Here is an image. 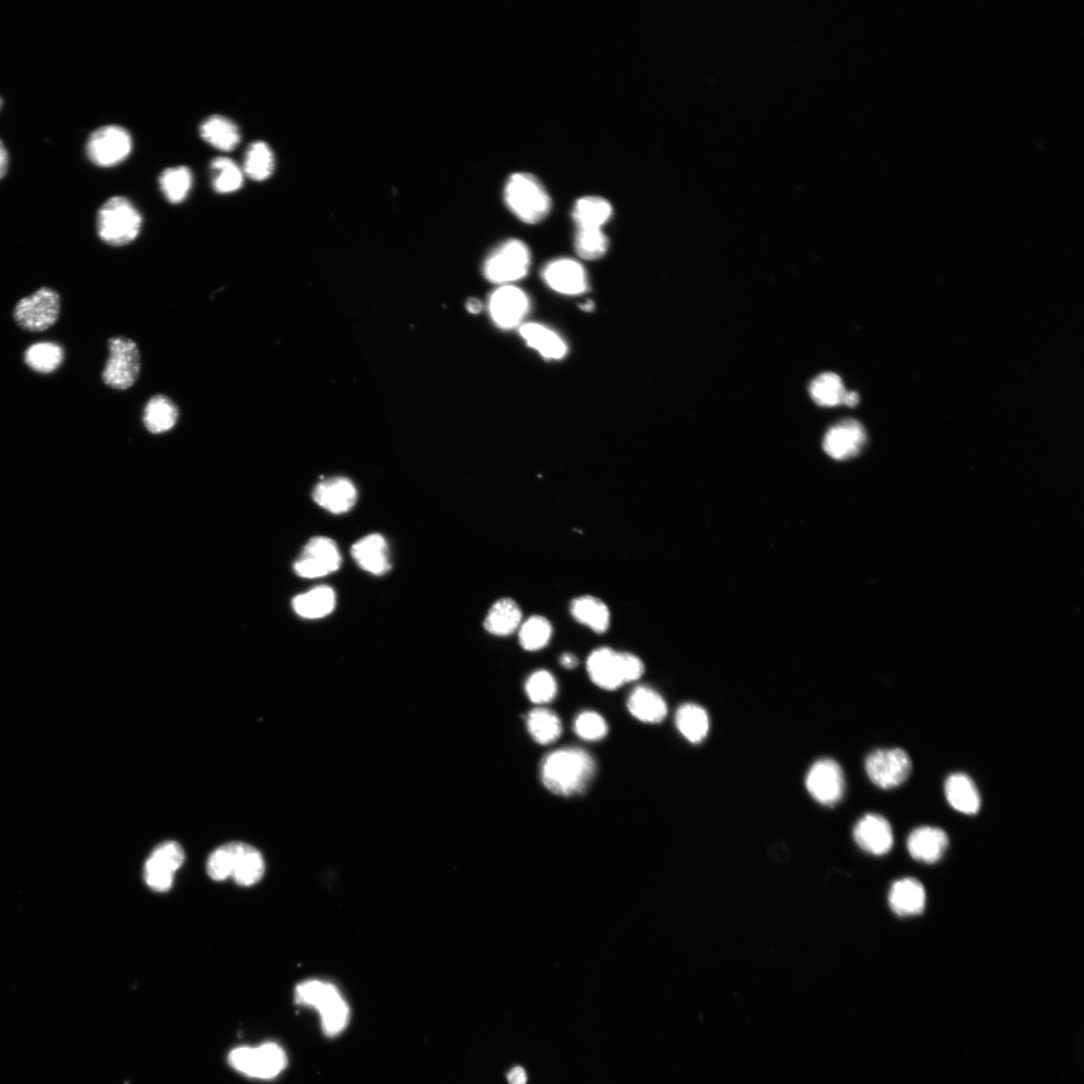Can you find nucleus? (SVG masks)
Wrapping results in <instances>:
<instances>
[{"label":"nucleus","instance_id":"c9c22d12","mask_svg":"<svg viewBox=\"0 0 1084 1084\" xmlns=\"http://www.w3.org/2000/svg\"><path fill=\"white\" fill-rule=\"evenodd\" d=\"M177 420L178 409L176 405L164 395L154 396L145 407L144 423L151 433L167 432L176 425Z\"/></svg>","mask_w":1084,"mask_h":1084},{"label":"nucleus","instance_id":"49530a36","mask_svg":"<svg viewBox=\"0 0 1084 1084\" xmlns=\"http://www.w3.org/2000/svg\"><path fill=\"white\" fill-rule=\"evenodd\" d=\"M8 168L9 154L4 143L0 140V179H3L6 176Z\"/></svg>","mask_w":1084,"mask_h":1084},{"label":"nucleus","instance_id":"9b49d317","mask_svg":"<svg viewBox=\"0 0 1084 1084\" xmlns=\"http://www.w3.org/2000/svg\"><path fill=\"white\" fill-rule=\"evenodd\" d=\"M341 564L342 557L336 542L331 538L319 536L308 542L294 570L302 578L317 579L337 572Z\"/></svg>","mask_w":1084,"mask_h":1084},{"label":"nucleus","instance_id":"a19ab883","mask_svg":"<svg viewBox=\"0 0 1084 1084\" xmlns=\"http://www.w3.org/2000/svg\"><path fill=\"white\" fill-rule=\"evenodd\" d=\"M610 241L602 229H578L575 247L583 259L594 261L606 255Z\"/></svg>","mask_w":1084,"mask_h":1084},{"label":"nucleus","instance_id":"603ef678","mask_svg":"<svg viewBox=\"0 0 1084 1084\" xmlns=\"http://www.w3.org/2000/svg\"><path fill=\"white\" fill-rule=\"evenodd\" d=\"M0 106H2V101H0Z\"/></svg>","mask_w":1084,"mask_h":1084},{"label":"nucleus","instance_id":"2eb2a0df","mask_svg":"<svg viewBox=\"0 0 1084 1084\" xmlns=\"http://www.w3.org/2000/svg\"><path fill=\"white\" fill-rule=\"evenodd\" d=\"M541 278L553 291L565 296H580L589 291L586 268L573 258H558L541 271Z\"/></svg>","mask_w":1084,"mask_h":1084},{"label":"nucleus","instance_id":"c03bdc74","mask_svg":"<svg viewBox=\"0 0 1084 1084\" xmlns=\"http://www.w3.org/2000/svg\"><path fill=\"white\" fill-rule=\"evenodd\" d=\"M236 843H230L211 854L207 863V872L214 881H224L231 877Z\"/></svg>","mask_w":1084,"mask_h":1084},{"label":"nucleus","instance_id":"1a4fd4ad","mask_svg":"<svg viewBox=\"0 0 1084 1084\" xmlns=\"http://www.w3.org/2000/svg\"><path fill=\"white\" fill-rule=\"evenodd\" d=\"M132 149L131 134L117 125L104 126L94 131L86 147L89 160L101 168L121 164L130 156Z\"/></svg>","mask_w":1084,"mask_h":1084},{"label":"nucleus","instance_id":"72a5a7b5","mask_svg":"<svg viewBox=\"0 0 1084 1084\" xmlns=\"http://www.w3.org/2000/svg\"><path fill=\"white\" fill-rule=\"evenodd\" d=\"M809 393L813 402L819 406L833 408L845 405L849 391L839 375L829 372L819 375L811 382Z\"/></svg>","mask_w":1084,"mask_h":1084},{"label":"nucleus","instance_id":"f257e3e1","mask_svg":"<svg viewBox=\"0 0 1084 1084\" xmlns=\"http://www.w3.org/2000/svg\"><path fill=\"white\" fill-rule=\"evenodd\" d=\"M595 773V759L588 751L578 747L555 750L549 753L540 765L542 783L561 796L583 793Z\"/></svg>","mask_w":1084,"mask_h":1084},{"label":"nucleus","instance_id":"58836bf2","mask_svg":"<svg viewBox=\"0 0 1084 1084\" xmlns=\"http://www.w3.org/2000/svg\"><path fill=\"white\" fill-rule=\"evenodd\" d=\"M25 361L32 370L42 374H50L58 370L62 365L64 350L55 343H38L27 350Z\"/></svg>","mask_w":1084,"mask_h":1084},{"label":"nucleus","instance_id":"c85d7f7f","mask_svg":"<svg viewBox=\"0 0 1084 1084\" xmlns=\"http://www.w3.org/2000/svg\"><path fill=\"white\" fill-rule=\"evenodd\" d=\"M522 622L518 605L511 599L497 601L488 612L484 621L485 630L494 636L506 637L513 634Z\"/></svg>","mask_w":1084,"mask_h":1084},{"label":"nucleus","instance_id":"4be33fe9","mask_svg":"<svg viewBox=\"0 0 1084 1084\" xmlns=\"http://www.w3.org/2000/svg\"><path fill=\"white\" fill-rule=\"evenodd\" d=\"M949 845L947 834L938 828L923 827L915 830L908 839V851L911 857L925 864H934L942 859Z\"/></svg>","mask_w":1084,"mask_h":1084},{"label":"nucleus","instance_id":"f704fd0d","mask_svg":"<svg viewBox=\"0 0 1084 1084\" xmlns=\"http://www.w3.org/2000/svg\"><path fill=\"white\" fill-rule=\"evenodd\" d=\"M676 726L680 733L691 743L703 741L709 731L708 713L699 705H682L676 713Z\"/></svg>","mask_w":1084,"mask_h":1084},{"label":"nucleus","instance_id":"37998d69","mask_svg":"<svg viewBox=\"0 0 1084 1084\" xmlns=\"http://www.w3.org/2000/svg\"><path fill=\"white\" fill-rule=\"evenodd\" d=\"M574 729L579 737L588 741L601 740L609 732L606 720L595 711L580 713L575 720Z\"/></svg>","mask_w":1084,"mask_h":1084},{"label":"nucleus","instance_id":"473e14b6","mask_svg":"<svg viewBox=\"0 0 1084 1084\" xmlns=\"http://www.w3.org/2000/svg\"><path fill=\"white\" fill-rule=\"evenodd\" d=\"M276 159L274 151L263 141H255L245 152L243 172L255 182H262L274 174Z\"/></svg>","mask_w":1084,"mask_h":1084},{"label":"nucleus","instance_id":"2f4dec72","mask_svg":"<svg viewBox=\"0 0 1084 1084\" xmlns=\"http://www.w3.org/2000/svg\"><path fill=\"white\" fill-rule=\"evenodd\" d=\"M526 727L531 738L540 745L554 743L563 733L560 717L547 708L530 711L526 717Z\"/></svg>","mask_w":1084,"mask_h":1084},{"label":"nucleus","instance_id":"39448f33","mask_svg":"<svg viewBox=\"0 0 1084 1084\" xmlns=\"http://www.w3.org/2000/svg\"><path fill=\"white\" fill-rule=\"evenodd\" d=\"M587 670L595 685L614 691L626 683L639 680L645 672V666L634 654L603 647L589 656Z\"/></svg>","mask_w":1084,"mask_h":1084},{"label":"nucleus","instance_id":"ea45409f","mask_svg":"<svg viewBox=\"0 0 1084 1084\" xmlns=\"http://www.w3.org/2000/svg\"><path fill=\"white\" fill-rule=\"evenodd\" d=\"M519 628L520 646L529 652L547 647L553 635V627L549 620L540 616L529 618Z\"/></svg>","mask_w":1084,"mask_h":1084},{"label":"nucleus","instance_id":"7ed1b4c3","mask_svg":"<svg viewBox=\"0 0 1084 1084\" xmlns=\"http://www.w3.org/2000/svg\"><path fill=\"white\" fill-rule=\"evenodd\" d=\"M142 226L140 211L124 196L108 199L98 211V235L110 246L121 247L134 242L140 235Z\"/></svg>","mask_w":1084,"mask_h":1084},{"label":"nucleus","instance_id":"a878e982","mask_svg":"<svg viewBox=\"0 0 1084 1084\" xmlns=\"http://www.w3.org/2000/svg\"><path fill=\"white\" fill-rule=\"evenodd\" d=\"M199 133L202 140L222 152H231L241 141L238 126L222 115H212L205 119Z\"/></svg>","mask_w":1084,"mask_h":1084},{"label":"nucleus","instance_id":"cd10ccee","mask_svg":"<svg viewBox=\"0 0 1084 1084\" xmlns=\"http://www.w3.org/2000/svg\"><path fill=\"white\" fill-rule=\"evenodd\" d=\"M571 613L576 621L597 634H605L610 628V610L603 601L595 597L577 598L572 602Z\"/></svg>","mask_w":1084,"mask_h":1084},{"label":"nucleus","instance_id":"6ab92c4d","mask_svg":"<svg viewBox=\"0 0 1084 1084\" xmlns=\"http://www.w3.org/2000/svg\"><path fill=\"white\" fill-rule=\"evenodd\" d=\"M519 334L527 347L538 352L546 360L560 361L569 353L568 344L562 336L545 325L522 324Z\"/></svg>","mask_w":1084,"mask_h":1084},{"label":"nucleus","instance_id":"6e6552de","mask_svg":"<svg viewBox=\"0 0 1084 1084\" xmlns=\"http://www.w3.org/2000/svg\"><path fill=\"white\" fill-rule=\"evenodd\" d=\"M108 348L110 356L103 371L104 383L115 390L130 389L141 373L138 345L132 339L117 337L109 341Z\"/></svg>","mask_w":1084,"mask_h":1084},{"label":"nucleus","instance_id":"9d476101","mask_svg":"<svg viewBox=\"0 0 1084 1084\" xmlns=\"http://www.w3.org/2000/svg\"><path fill=\"white\" fill-rule=\"evenodd\" d=\"M60 296L52 289L43 288L19 302L15 319L19 326L31 332H43L52 328L59 319Z\"/></svg>","mask_w":1084,"mask_h":1084},{"label":"nucleus","instance_id":"ddd939ff","mask_svg":"<svg viewBox=\"0 0 1084 1084\" xmlns=\"http://www.w3.org/2000/svg\"><path fill=\"white\" fill-rule=\"evenodd\" d=\"M870 779L879 787L890 789L903 784L912 770V761L902 749L877 750L866 761Z\"/></svg>","mask_w":1084,"mask_h":1084},{"label":"nucleus","instance_id":"412c9836","mask_svg":"<svg viewBox=\"0 0 1084 1084\" xmlns=\"http://www.w3.org/2000/svg\"><path fill=\"white\" fill-rule=\"evenodd\" d=\"M351 554L361 569L374 576H383L391 569L387 541L381 534L361 538L352 547Z\"/></svg>","mask_w":1084,"mask_h":1084},{"label":"nucleus","instance_id":"de8ad7c7","mask_svg":"<svg viewBox=\"0 0 1084 1084\" xmlns=\"http://www.w3.org/2000/svg\"><path fill=\"white\" fill-rule=\"evenodd\" d=\"M560 663L564 668L572 670L579 665V660L575 655L566 653L560 658Z\"/></svg>","mask_w":1084,"mask_h":1084},{"label":"nucleus","instance_id":"4c0bfd02","mask_svg":"<svg viewBox=\"0 0 1084 1084\" xmlns=\"http://www.w3.org/2000/svg\"><path fill=\"white\" fill-rule=\"evenodd\" d=\"M210 176L212 188L218 194L234 193L243 186V171L227 157H217L211 162Z\"/></svg>","mask_w":1084,"mask_h":1084},{"label":"nucleus","instance_id":"3c124183","mask_svg":"<svg viewBox=\"0 0 1084 1084\" xmlns=\"http://www.w3.org/2000/svg\"><path fill=\"white\" fill-rule=\"evenodd\" d=\"M580 308L585 312H592L595 309V304L592 301L580 305Z\"/></svg>","mask_w":1084,"mask_h":1084},{"label":"nucleus","instance_id":"4468645a","mask_svg":"<svg viewBox=\"0 0 1084 1084\" xmlns=\"http://www.w3.org/2000/svg\"><path fill=\"white\" fill-rule=\"evenodd\" d=\"M806 788L819 803L832 806L841 801L845 792V776L841 766L832 759L813 764L806 776Z\"/></svg>","mask_w":1084,"mask_h":1084},{"label":"nucleus","instance_id":"bb28decb","mask_svg":"<svg viewBox=\"0 0 1084 1084\" xmlns=\"http://www.w3.org/2000/svg\"><path fill=\"white\" fill-rule=\"evenodd\" d=\"M264 870V860L257 850L246 844L236 843L231 877L238 885L249 887L258 883Z\"/></svg>","mask_w":1084,"mask_h":1084},{"label":"nucleus","instance_id":"dca6fc26","mask_svg":"<svg viewBox=\"0 0 1084 1084\" xmlns=\"http://www.w3.org/2000/svg\"><path fill=\"white\" fill-rule=\"evenodd\" d=\"M184 859V852L179 844L175 842L160 844L145 865L147 885L157 892L170 890L174 874L183 865Z\"/></svg>","mask_w":1084,"mask_h":1084},{"label":"nucleus","instance_id":"c756f323","mask_svg":"<svg viewBox=\"0 0 1084 1084\" xmlns=\"http://www.w3.org/2000/svg\"><path fill=\"white\" fill-rule=\"evenodd\" d=\"M613 215L611 203L598 196H586L579 199L573 210V218L578 229H602Z\"/></svg>","mask_w":1084,"mask_h":1084},{"label":"nucleus","instance_id":"0eeeda50","mask_svg":"<svg viewBox=\"0 0 1084 1084\" xmlns=\"http://www.w3.org/2000/svg\"><path fill=\"white\" fill-rule=\"evenodd\" d=\"M230 1065L240 1073L257 1078L273 1079L288 1065L286 1051L279 1044L265 1043L257 1047L242 1046L228 1056Z\"/></svg>","mask_w":1084,"mask_h":1084},{"label":"nucleus","instance_id":"423d86ee","mask_svg":"<svg viewBox=\"0 0 1084 1084\" xmlns=\"http://www.w3.org/2000/svg\"><path fill=\"white\" fill-rule=\"evenodd\" d=\"M531 265L528 246L521 240L510 239L500 244L483 265L484 277L491 283L507 286L524 279Z\"/></svg>","mask_w":1084,"mask_h":1084},{"label":"nucleus","instance_id":"a18cd8bd","mask_svg":"<svg viewBox=\"0 0 1084 1084\" xmlns=\"http://www.w3.org/2000/svg\"><path fill=\"white\" fill-rule=\"evenodd\" d=\"M507 1079L509 1084H526L527 1075L522 1067L516 1066L508 1073Z\"/></svg>","mask_w":1084,"mask_h":1084},{"label":"nucleus","instance_id":"f8f14e48","mask_svg":"<svg viewBox=\"0 0 1084 1084\" xmlns=\"http://www.w3.org/2000/svg\"><path fill=\"white\" fill-rule=\"evenodd\" d=\"M489 313L493 323L509 331L520 328L531 308L525 292L512 285L501 286L489 299Z\"/></svg>","mask_w":1084,"mask_h":1084},{"label":"nucleus","instance_id":"09e8293b","mask_svg":"<svg viewBox=\"0 0 1084 1084\" xmlns=\"http://www.w3.org/2000/svg\"><path fill=\"white\" fill-rule=\"evenodd\" d=\"M859 402H860L859 394L857 392H849L847 397H846V400H845V406L855 407V406H857L859 404Z\"/></svg>","mask_w":1084,"mask_h":1084},{"label":"nucleus","instance_id":"f03ea898","mask_svg":"<svg viewBox=\"0 0 1084 1084\" xmlns=\"http://www.w3.org/2000/svg\"><path fill=\"white\" fill-rule=\"evenodd\" d=\"M296 998L298 1003L320 1012L322 1027L328 1036H336L347 1027L350 1008L334 984L321 980L303 982L296 989Z\"/></svg>","mask_w":1084,"mask_h":1084},{"label":"nucleus","instance_id":"f3484780","mask_svg":"<svg viewBox=\"0 0 1084 1084\" xmlns=\"http://www.w3.org/2000/svg\"><path fill=\"white\" fill-rule=\"evenodd\" d=\"M867 443V432L857 420L848 419L833 426L826 434L823 447L836 460L858 456Z\"/></svg>","mask_w":1084,"mask_h":1084},{"label":"nucleus","instance_id":"7c9ffc66","mask_svg":"<svg viewBox=\"0 0 1084 1084\" xmlns=\"http://www.w3.org/2000/svg\"><path fill=\"white\" fill-rule=\"evenodd\" d=\"M336 607V594L330 587L321 586L296 597L295 612L306 619H321L330 615Z\"/></svg>","mask_w":1084,"mask_h":1084},{"label":"nucleus","instance_id":"b1692460","mask_svg":"<svg viewBox=\"0 0 1084 1084\" xmlns=\"http://www.w3.org/2000/svg\"><path fill=\"white\" fill-rule=\"evenodd\" d=\"M628 709L637 720L650 724L662 722L668 713L664 698L653 688L643 685L630 694Z\"/></svg>","mask_w":1084,"mask_h":1084},{"label":"nucleus","instance_id":"a211bd4d","mask_svg":"<svg viewBox=\"0 0 1084 1084\" xmlns=\"http://www.w3.org/2000/svg\"><path fill=\"white\" fill-rule=\"evenodd\" d=\"M854 839L865 852L874 856L888 854L894 845V834L890 823L878 815H867L854 829Z\"/></svg>","mask_w":1084,"mask_h":1084},{"label":"nucleus","instance_id":"20e7f679","mask_svg":"<svg viewBox=\"0 0 1084 1084\" xmlns=\"http://www.w3.org/2000/svg\"><path fill=\"white\" fill-rule=\"evenodd\" d=\"M504 199L509 210L527 224L541 222L552 209V200L546 188L527 173H515L509 177Z\"/></svg>","mask_w":1084,"mask_h":1084},{"label":"nucleus","instance_id":"aec40b11","mask_svg":"<svg viewBox=\"0 0 1084 1084\" xmlns=\"http://www.w3.org/2000/svg\"><path fill=\"white\" fill-rule=\"evenodd\" d=\"M314 500L326 510L335 513H345L356 504L358 493L351 480L345 477H334L320 482L314 490Z\"/></svg>","mask_w":1084,"mask_h":1084},{"label":"nucleus","instance_id":"e433bc0d","mask_svg":"<svg viewBox=\"0 0 1084 1084\" xmlns=\"http://www.w3.org/2000/svg\"><path fill=\"white\" fill-rule=\"evenodd\" d=\"M159 185L169 203L180 204L186 200L192 189V171L186 166L167 168L159 177Z\"/></svg>","mask_w":1084,"mask_h":1084},{"label":"nucleus","instance_id":"393cba45","mask_svg":"<svg viewBox=\"0 0 1084 1084\" xmlns=\"http://www.w3.org/2000/svg\"><path fill=\"white\" fill-rule=\"evenodd\" d=\"M945 794L950 805L967 816H974L981 806L979 791L973 780L963 773H955L945 783Z\"/></svg>","mask_w":1084,"mask_h":1084},{"label":"nucleus","instance_id":"79ce46f5","mask_svg":"<svg viewBox=\"0 0 1084 1084\" xmlns=\"http://www.w3.org/2000/svg\"><path fill=\"white\" fill-rule=\"evenodd\" d=\"M525 693L534 704L552 702L558 693L555 677L547 670L532 673L525 682Z\"/></svg>","mask_w":1084,"mask_h":1084},{"label":"nucleus","instance_id":"8fccbe9b","mask_svg":"<svg viewBox=\"0 0 1084 1084\" xmlns=\"http://www.w3.org/2000/svg\"><path fill=\"white\" fill-rule=\"evenodd\" d=\"M467 310L471 314H479L482 310V304L478 300L472 299L467 303Z\"/></svg>","mask_w":1084,"mask_h":1084},{"label":"nucleus","instance_id":"5701e85b","mask_svg":"<svg viewBox=\"0 0 1084 1084\" xmlns=\"http://www.w3.org/2000/svg\"><path fill=\"white\" fill-rule=\"evenodd\" d=\"M890 907L901 917L916 916L923 913L926 906V891L916 879L905 878L897 881L889 894Z\"/></svg>","mask_w":1084,"mask_h":1084}]
</instances>
